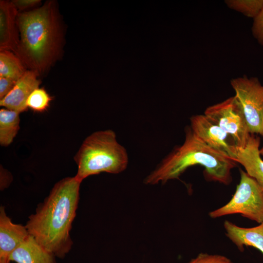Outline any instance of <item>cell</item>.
<instances>
[{
	"label": "cell",
	"mask_w": 263,
	"mask_h": 263,
	"mask_svg": "<svg viewBox=\"0 0 263 263\" xmlns=\"http://www.w3.org/2000/svg\"><path fill=\"white\" fill-rule=\"evenodd\" d=\"M81 183L74 176L56 183L25 225L41 245L60 259L65 258L73 245L70 231L76 216Z\"/></svg>",
	"instance_id": "1"
},
{
	"label": "cell",
	"mask_w": 263,
	"mask_h": 263,
	"mask_svg": "<svg viewBox=\"0 0 263 263\" xmlns=\"http://www.w3.org/2000/svg\"><path fill=\"white\" fill-rule=\"evenodd\" d=\"M17 9L24 10L38 5L40 0H14L12 1Z\"/></svg>",
	"instance_id": "22"
},
{
	"label": "cell",
	"mask_w": 263,
	"mask_h": 263,
	"mask_svg": "<svg viewBox=\"0 0 263 263\" xmlns=\"http://www.w3.org/2000/svg\"><path fill=\"white\" fill-rule=\"evenodd\" d=\"M56 257L30 234L13 252L10 261L16 263H56Z\"/></svg>",
	"instance_id": "14"
},
{
	"label": "cell",
	"mask_w": 263,
	"mask_h": 263,
	"mask_svg": "<svg viewBox=\"0 0 263 263\" xmlns=\"http://www.w3.org/2000/svg\"><path fill=\"white\" fill-rule=\"evenodd\" d=\"M259 152H260V154L261 156H263V146L261 148V149H260Z\"/></svg>",
	"instance_id": "23"
},
{
	"label": "cell",
	"mask_w": 263,
	"mask_h": 263,
	"mask_svg": "<svg viewBox=\"0 0 263 263\" xmlns=\"http://www.w3.org/2000/svg\"><path fill=\"white\" fill-rule=\"evenodd\" d=\"M18 10L12 1H0V50L16 52L19 34L16 23Z\"/></svg>",
	"instance_id": "12"
},
{
	"label": "cell",
	"mask_w": 263,
	"mask_h": 263,
	"mask_svg": "<svg viewBox=\"0 0 263 263\" xmlns=\"http://www.w3.org/2000/svg\"><path fill=\"white\" fill-rule=\"evenodd\" d=\"M20 59L13 52H0V76L18 80L27 71Z\"/></svg>",
	"instance_id": "16"
},
{
	"label": "cell",
	"mask_w": 263,
	"mask_h": 263,
	"mask_svg": "<svg viewBox=\"0 0 263 263\" xmlns=\"http://www.w3.org/2000/svg\"><path fill=\"white\" fill-rule=\"evenodd\" d=\"M224 227L226 237L240 251L244 250V246H250L263 254V222L254 227H243L225 220Z\"/></svg>",
	"instance_id": "13"
},
{
	"label": "cell",
	"mask_w": 263,
	"mask_h": 263,
	"mask_svg": "<svg viewBox=\"0 0 263 263\" xmlns=\"http://www.w3.org/2000/svg\"><path fill=\"white\" fill-rule=\"evenodd\" d=\"M225 2L230 9L253 19L263 8V0H226Z\"/></svg>",
	"instance_id": "17"
},
{
	"label": "cell",
	"mask_w": 263,
	"mask_h": 263,
	"mask_svg": "<svg viewBox=\"0 0 263 263\" xmlns=\"http://www.w3.org/2000/svg\"><path fill=\"white\" fill-rule=\"evenodd\" d=\"M260 138L251 134L246 146H236L234 161L241 164L245 172L253 178L263 190V160L259 152Z\"/></svg>",
	"instance_id": "11"
},
{
	"label": "cell",
	"mask_w": 263,
	"mask_h": 263,
	"mask_svg": "<svg viewBox=\"0 0 263 263\" xmlns=\"http://www.w3.org/2000/svg\"><path fill=\"white\" fill-rule=\"evenodd\" d=\"M74 158L77 166L75 177L80 182L101 172L119 173L126 169L129 162L126 149L112 130L94 132L88 136Z\"/></svg>",
	"instance_id": "4"
},
{
	"label": "cell",
	"mask_w": 263,
	"mask_h": 263,
	"mask_svg": "<svg viewBox=\"0 0 263 263\" xmlns=\"http://www.w3.org/2000/svg\"><path fill=\"white\" fill-rule=\"evenodd\" d=\"M19 42L15 54L26 68L40 75L58 56L62 33L55 2L18 13Z\"/></svg>",
	"instance_id": "2"
},
{
	"label": "cell",
	"mask_w": 263,
	"mask_h": 263,
	"mask_svg": "<svg viewBox=\"0 0 263 263\" xmlns=\"http://www.w3.org/2000/svg\"><path fill=\"white\" fill-rule=\"evenodd\" d=\"M25 226L13 223L0 207V263H9L13 252L29 236Z\"/></svg>",
	"instance_id": "9"
},
{
	"label": "cell",
	"mask_w": 263,
	"mask_h": 263,
	"mask_svg": "<svg viewBox=\"0 0 263 263\" xmlns=\"http://www.w3.org/2000/svg\"><path fill=\"white\" fill-rule=\"evenodd\" d=\"M240 180L230 200L225 205L210 211L213 219L239 214L258 224L263 222V190L245 171L240 169Z\"/></svg>",
	"instance_id": "5"
},
{
	"label": "cell",
	"mask_w": 263,
	"mask_h": 263,
	"mask_svg": "<svg viewBox=\"0 0 263 263\" xmlns=\"http://www.w3.org/2000/svg\"><path fill=\"white\" fill-rule=\"evenodd\" d=\"M192 132L206 144L234 160L236 146L228 142L230 136L218 125L205 114H197L190 118Z\"/></svg>",
	"instance_id": "8"
},
{
	"label": "cell",
	"mask_w": 263,
	"mask_h": 263,
	"mask_svg": "<svg viewBox=\"0 0 263 263\" xmlns=\"http://www.w3.org/2000/svg\"><path fill=\"white\" fill-rule=\"evenodd\" d=\"M230 84L243 111L251 134L263 136V85L258 78H233Z\"/></svg>",
	"instance_id": "7"
},
{
	"label": "cell",
	"mask_w": 263,
	"mask_h": 263,
	"mask_svg": "<svg viewBox=\"0 0 263 263\" xmlns=\"http://www.w3.org/2000/svg\"><path fill=\"white\" fill-rule=\"evenodd\" d=\"M196 165L205 168L207 180L228 185L232 180L231 170L236 166V162L208 146L190 127H187L183 144L165 157L144 182L147 185L164 184L179 178L187 169Z\"/></svg>",
	"instance_id": "3"
},
{
	"label": "cell",
	"mask_w": 263,
	"mask_h": 263,
	"mask_svg": "<svg viewBox=\"0 0 263 263\" xmlns=\"http://www.w3.org/2000/svg\"><path fill=\"white\" fill-rule=\"evenodd\" d=\"M38 75L35 72L27 70L8 94L0 100V106L19 113L26 111L28 97L33 91L39 88L41 82L38 79Z\"/></svg>",
	"instance_id": "10"
},
{
	"label": "cell",
	"mask_w": 263,
	"mask_h": 263,
	"mask_svg": "<svg viewBox=\"0 0 263 263\" xmlns=\"http://www.w3.org/2000/svg\"><path fill=\"white\" fill-rule=\"evenodd\" d=\"M252 32L258 42L261 45H263V8L258 15L254 19Z\"/></svg>",
	"instance_id": "20"
},
{
	"label": "cell",
	"mask_w": 263,
	"mask_h": 263,
	"mask_svg": "<svg viewBox=\"0 0 263 263\" xmlns=\"http://www.w3.org/2000/svg\"><path fill=\"white\" fill-rule=\"evenodd\" d=\"M187 263H234L226 256L220 254L200 253Z\"/></svg>",
	"instance_id": "19"
},
{
	"label": "cell",
	"mask_w": 263,
	"mask_h": 263,
	"mask_svg": "<svg viewBox=\"0 0 263 263\" xmlns=\"http://www.w3.org/2000/svg\"><path fill=\"white\" fill-rule=\"evenodd\" d=\"M204 114L225 132L236 146L242 148L246 146L251 134L242 107L235 95L208 107Z\"/></svg>",
	"instance_id": "6"
},
{
	"label": "cell",
	"mask_w": 263,
	"mask_h": 263,
	"mask_svg": "<svg viewBox=\"0 0 263 263\" xmlns=\"http://www.w3.org/2000/svg\"><path fill=\"white\" fill-rule=\"evenodd\" d=\"M17 81L10 78L0 76V100L8 94Z\"/></svg>",
	"instance_id": "21"
},
{
	"label": "cell",
	"mask_w": 263,
	"mask_h": 263,
	"mask_svg": "<svg viewBox=\"0 0 263 263\" xmlns=\"http://www.w3.org/2000/svg\"><path fill=\"white\" fill-rule=\"evenodd\" d=\"M52 98L43 88L33 91L26 101L28 108L37 112H43L49 107Z\"/></svg>",
	"instance_id": "18"
},
{
	"label": "cell",
	"mask_w": 263,
	"mask_h": 263,
	"mask_svg": "<svg viewBox=\"0 0 263 263\" xmlns=\"http://www.w3.org/2000/svg\"><path fill=\"white\" fill-rule=\"evenodd\" d=\"M20 113L2 108L0 110V144L7 147L10 145L19 129Z\"/></svg>",
	"instance_id": "15"
}]
</instances>
